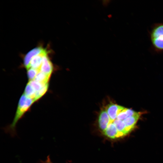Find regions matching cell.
Wrapping results in <instances>:
<instances>
[{"label": "cell", "mask_w": 163, "mask_h": 163, "mask_svg": "<svg viewBox=\"0 0 163 163\" xmlns=\"http://www.w3.org/2000/svg\"><path fill=\"white\" fill-rule=\"evenodd\" d=\"M152 49L158 53L163 52V23L153 24L149 32Z\"/></svg>", "instance_id": "cell-1"}, {"label": "cell", "mask_w": 163, "mask_h": 163, "mask_svg": "<svg viewBox=\"0 0 163 163\" xmlns=\"http://www.w3.org/2000/svg\"><path fill=\"white\" fill-rule=\"evenodd\" d=\"M34 101L33 99L27 97L24 94L22 95L18 104L14 119L8 128L9 131L14 133L17 123Z\"/></svg>", "instance_id": "cell-2"}, {"label": "cell", "mask_w": 163, "mask_h": 163, "mask_svg": "<svg viewBox=\"0 0 163 163\" xmlns=\"http://www.w3.org/2000/svg\"><path fill=\"white\" fill-rule=\"evenodd\" d=\"M124 108L123 107L111 103L107 106L105 110L113 123L117 119V114Z\"/></svg>", "instance_id": "cell-3"}, {"label": "cell", "mask_w": 163, "mask_h": 163, "mask_svg": "<svg viewBox=\"0 0 163 163\" xmlns=\"http://www.w3.org/2000/svg\"><path fill=\"white\" fill-rule=\"evenodd\" d=\"M111 122L105 109L100 112L99 116L98 123L100 129L104 132L109 124Z\"/></svg>", "instance_id": "cell-4"}, {"label": "cell", "mask_w": 163, "mask_h": 163, "mask_svg": "<svg viewBox=\"0 0 163 163\" xmlns=\"http://www.w3.org/2000/svg\"><path fill=\"white\" fill-rule=\"evenodd\" d=\"M53 70V64L48 57L47 53H46L43 57L40 71L47 75H51Z\"/></svg>", "instance_id": "cell-5"}, {"label": "cell", "mask_w": 163, "mask_h": 163, "mask_svg": "<svg viewBox=\"0 0 163 163\" xmlns=\"http://www.w3.org/2000/svg\"><path fill=\"white\" fill-rule=\"evenodd\" d=\"M45 49L41 46L36 47L29 51L25 56L24 64L27 69L28 68L31 59L35 56L40 53Z\"/></svg>", "instance_id": "cell-6"}, {"label": "cell", "mask_w": 163, "mask_h": 163, "mask_svg": "<svg viewBox=\"0 0 163 163\" xmlns=\"http://www.w3.org/2000/svg\"><path fill=\"white\" fill-rule=\"evenodd\" d=\"M47 52L46 50L34 56L31 59L28 69L32 68L33 69H39L40 68L44 55Z\"/></svg>", "instance_id": "cell-7"}, {"label": "cell", "mask_w": 163, "mask_h": 163, "mask_svg": "<svg viewBox=\"0 0 163 163\" xmlns=\"http://www.w3.org/2000/svg\"><path fill=\"white\" fill-rule=\"evenodd\" d=\"M104 133L106 136L111 139L121 137L113 122L110 123L109 124Z\"/></svg>", "instance_id": "cell-8"}, {"label": "cell", "mask_w": 163, "mask_h": 163, "mask_svg": "<svg viewBox=\"0 0 163 163\" xmlns=\"http://www.w3.org/2000/svg\"><path fill=\"white\" fill-rule=\"evenodd\" d=\"M121 136L128 134L131 131L126 126L123 120L116 119L113 122Z\"/></svg>", "instance_id": "cell-9"}, {"label": "cell", "mask_w": 163, "mask_h": 163, "mask_svg": "<svg viewBox=\"0 0 163 163\" xmlns=\"http://www.w3.org/2000/svg\"><path fill=\"white\" fill-rule=\"evenodd\" d=\"M140 116V113L137 112L135 115L128 117L123 121L126 126L131 131L134 128Z\"/></svg>", "instance_id": "cell-10"}, {"label": "cell", "mask_w": 163, "mask_h": 163, "mask_svg": "<svg viewBox=\"0 0 163 163\" xmlns=\"http://www.w3.org/2000/svg\"><path fill=\"white\" fill-rule=\"evenodd\" d=\"M50 76L51 75H47L40 71L34 80L45 85L48 83Z\"/></svg>", "instance_id": "cell-11"}, {"label": "cell", "mask_w": 163, "mask_h": 163, "mask_svg": "<svg viewBox=\"0 0 163 163\" xmlns=\"http://www.w3.org/2000/svg\"><path fill=\"white\" fill-rule=\"evenodd\" d=\"M36 92L35 90L28 83L25 88L24 94L27 97L34 100L35 97Z\"/></svg>", "instance_id": "cell-12"}, {"label": "cell", "mask_w": 163, "mask_h": 163, "mask_svg": "<svg viewBox=\"0 0 163 163\" xmlns=\"http://www.w3.org/2000/svg\"><path fill=\"white\" fill-rule=\"evenodd\" d=\"M49 85L47 83L44 85L40 90L37 91L34 101H37L42 97L47 91Z\"/></svg>", "instance_id": "cell-13"}, {"label": "cell", "mask_w": 163, "mask_h": 163, "mask_svg": "<svg viewBox=\"0 0 163 163\" xmlns=\"http://www.w3.org/2000/svg\"><path fill=\"white\" fill-rule=\"evenodd\" d=\"M40 71L39 69L30 68L27 69V75L29 80H33Z\"/></svg>", "instance_id": "cell-14"}, {"label": "cell", "mask_w": 163, "mask_h": 163, "mask_svg": "<svg viewBox=\"0 0 163 163\" xmlns=\"http://www.w3.org/2000/svg\"><path fill=\"white\" fill-rule=\"evenodd\" d=\"M28 83L32 86L36 92L40 90L46 85H44L34 80L30 81Z\"/></svg>", "instance_id": "cell-15"}, {"label": "cell", "mask_w": 163, "mask_h": 163, "mask_svg": "<svg viewBox=\"0 0 163 163\" xmlns=\"http://www.w3.org/2000/svg\"><path fill=\"white\" fill-rule=\"evenodd\" d=\"M126 108H125L121 111L120 112L117 116V119L123 120L126 118L128 117L126 112Z\"/></svg>", "instance_id": "cell-16"}, {"label": "cell", "mask_w": 163, "mask_h": 163, "mask_svg": "<svg viewBox=\"0 0 163 163\" xmlns=\"http://www.w3.org/2000/svg\"><path fill=\"white\" fill-rule=\"evenodd\" d=\"M110 1V0H104L102 1V3L104 6H106L108 5Z\"/></svg>", "instance_id": "cell-17"}, {"label": "cell", "mask_w": 163, "mask_h": 163, "mask_svg": "<svg viewBox=\"0 0 163 163\" xmlns=\"http://www.w3.org/2000/svg\"><path fill=\"white\" fill-rule=\"evenodd\" d=\"M47 163H51V162H50V161H48V162H47Z\"/></svg>", "instance_id": "cell-18"}]
</instances>
